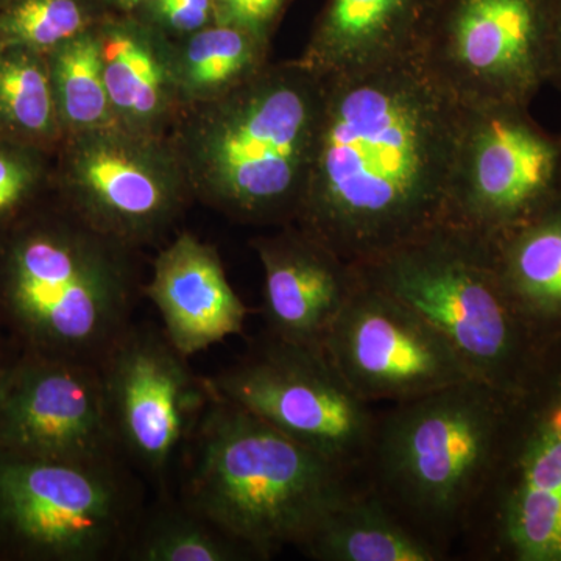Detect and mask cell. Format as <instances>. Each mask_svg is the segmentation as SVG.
<instances>
[{"instance_id":"16","label":"cell","mask_w":561,"mask_h":561,"mask_svg":"<svg viewBox=\"0 0 561 561\" xmlns=\"http://www.w3.org/2000/svg\"><path fill=\"white\" fill-rule=\"evenodd\" d=\"M250 247L264 268L265 334L323 350L360 284L359 268L295 224L254 236Z\"/></svg>"},{"instance_id":"25","label":"cell","mask_w":561,"mask_h":561,"mask_svg":"<svg viewBox=\"0 0 561 561\" xmlns=\"http://www.w3.org/2000/svg\"><path fill=\"white\" fill-rule=\"evenodd\" d=\"M46 58L65 138L116 124L103 80L95 25L55 47Z\"/></svg>"},{"instance_id":"7","label":"cell","mask_w":561,"mask_h":561,"mask_svg":"<svg viewBox=\"0 0 561 561\" xmlns=\"http://www.w3.org/2000/svg\"><path fill=\"white\" fill-rule=\"evenodd\" d=\"M460 546L483 561H561V337L511 393L500 456Z\"/></svg>"},{"instance_id":"3","label":"cell","mask_w":561,"mask_h":561,"mask_svg":"<svg viewBox=\"0 0 561 561\" xmlns=\"http://www.w3.org/2000/svg\"><path fill=\"white\" fill-rule=\"evenodd\" d=\"M136 254L51 191L0 232V331L22 353L101 364L142 295Z\"/></svg>"},{"instance_id":"27","label":"cell","mask_w":561,"mask_h":561,"mask_svg":"<svg viewBox=\"0 0 561 561\" xmlns=\"http://www.w3.org/2000/svg\"><path fill=\"white\" fill-rule=\"evenodd\" d=\"M49 151L0 138V232L54 191Z\"/></svg>"},{"instance_id":"20","label":"cell","mask_w":561,"mask_h":561,"mask_svg":"<svg viewBox=\"0 0 561 561\" xmlns=\"http://www.w3.org/2000/svg\"><path fill=\"white\" fill-rule=\"evenodd\" d=\"M502 286L538 341L561 337V194L489 242Z\"/></svg>"},{"instance_id":"30","label":"cell","mask_w":561,"mask_h":561,"mask_svg":"<svg viewBox=\"0 0 561 561\" xmlns=\"http://www.w3.org/2000/svg\"><path fill=\"white\" fill-rule=\"evenodd\" d=\"M549 83L561 90V0H551L549 22Z\"/></svg>"},{"instance_id":"19","label":"cell","mask_w":561,"mask_h":561,"mask_svg":"<svg viewBox=\"0 0 561 561\" xmlns=\"http://www.w3.org/2000/svg\"><path fill=\"white\" fill-rule=\"evenodd\" d=\"M435 0H327L298 60L323 77L390 61L419 47Z\"/></svg>"},{"instance_id":"10","label":"cell","mask_w":561,"mask_h":561,"mask_svg":"<svg viewBox=\"0 0 561 561\" xmlns=\"http://www.w3.org/2000/svg\"><path fill=\"white\" fill-rule=\"evenodd\" d=\"M208 379L225 400L365 479L381 412L351 389L323 350L264 332L234 364Z\"/></svg>"},{"instance_id":"15","label":"cell","mask_w":561,"mask_h":561,"mask_svg":"<svg viewBox=\"0 0 561 561\" xmlns=\"http://www.w3.org/2000/svg\"><path fill=\"white\" fill-rule=\"evenodd\" d=\"M0 451L68 461L125 459L99 365L22 353L0 404Z\"/></svg>"},{"instance_id":"11","label":"cell","mask_w":561,"mask_h":561,"mask_svg":"<svg viewBox=\"0 0 561 561\" xmlns=\"http://www.w3.org/2000/svg\"><path fill=\"white\" fill-rule=\"evenodd\" d=\"M560 194L561 138L529 106H465L445 221L493 242Z\"/></svg>"},{"instance_id":"8","label":"cell","mask_w":561,"mask_h":561,"mask_svg":"<svg viewBox=\"0 0 561 561\" xmlns=\"http://www.w3.org/2000/svg\"><path fill=\"white\" fill-rule=\"evenodd\" d=\"M144 512L140 482L125 459L0 451V561L124 560Z\"/></svg>"},{"instance_id":"5","label":"cell","mask_w":561,"mask_h":561,"mask_svg":"<svg viewBox=\"0 0 561 561\" xmlns=\"http://www.w3.org/2000/svg\"><path fill=\"white\" fill-rule=\"evenodd\" d=\"M508 401L468 379L379 413L365 482L448 559L496 465Z\"/></svg>"},{"instance_id":"17","label":"cell","mask_w":561,"mask_h":561,"mask_svg":"<svg viewBox=\"0 0 561 561\" xmlns=\"http://www.w3.org/2000/svg\"><path fill=\"white\" fill-rule=\"evenodd\" d=\"M142 295L160 312L173 348L186 357L241 334L250 316L219 251L186 230L162 243Z\"/></svg>"},{"instance_id":"18","label":"cell","mask_w":561,"mask_h":561,"mask_svg":"<svg viewBox=\"0 0 561 561\" xmlns=\"http://www.w3.org/2000/svg\"><path fill=\"white\" fill-rule=\"evenodd\" d=\"M95 31L116 124L140 135L168 138L183 111L171 41L133 14L106 13Z\"/></svg>"},{"instance_id":"4","label":"cell","mask_w":561,"mask_h":561,"mask_svg":"<svg viewBox=\"0 0 561 561\" xmlns=\"http://www.w3.org/2000/svg\"><path fill=\"white\" fill-rule=\"evenodd\" d=\"M176 481V500L256 560L300 548L335 505L367 486L214 389Z\"/></svg>"},{"instance_id":"13","label":"cell","mask_w":561,"mask_h":561,"mask_svg":"<svg viewBox=\"0 0 561 561\" xmlns=\"http://www.w3.org/2000/svg\"><path fill=\"white\" fill-rule=\"evenodd\" d=\"M187 359L164 331L133 321L99 364L121 451L160 497L172 496L187 443L213 397L208 378L195 375Z\"/></svg>"},{"instance_id":"9","label":"cell","mask_w":561,"mask_h":561,"mask_svg":"<svg viewBox=\"0 0 561 561\" xmlns=\"http://www.w3.org/2000/svg\"><path fill=\"white\" fill-rule=\"evenodd\" d=\"M54 192L95 231L138 251L172 239L195 202L171 140L117 124L62 139Z\"/></svg>"},{"instance_id":"34","label":"cell","mask_w":561,"mask_h":561,"mask_svg":"<svg viewBox=\"0 0 561 561\" xmlns=\"http://www.w3.org/2000/svg\"><path fill=\"white\" fill-rule=\"evenodd\" d=\"M560 138H561V136H560Z\"/></svg>"},{"instance_id":"32","label":"cell","mask_w":561,"mask_h":561,"mask_svg":"<svg viewBox=\"0 0 561 561\" xmlns=\"http://www.w3.org/2000/svg\"><path fill=\"white\" fill-rule=\"evenodd\" d=\"M150 0H99L102 9L111 14H136Z\"/></svg>"},{"instance_id":"23","label":"cell","mask_w":561,"mask_h":561,"mask_svg":"<svg viewBox=\"0 0 561 561\" xmlns=\"http://www.w3.org/2000/svg\"><path fill=\"white\" fill-rule=\"evenodd\" d=\"M0 138L57 153L65 135L46 55L0 47Z\"/></svg>"},{"instance_id":"26","label":"cell","mask_w":561,"mask_h":561,"mask_svg":"<svg viewBox=\"0 0 561 561\" xmlns=\"http://www.w3.org/2000/svg\"><path fill=\"white\" fill-rule=\"evenodd\" d=\"M105 14L99 0H7L0 7V47L47 55Z\"/></svg>"},{"instance_id":"21","label":"cell","mask_w":561,"mask_h":561,"mask_svg":"<svg viewBox=\"0 0 561 561\" xmlns=\"http://www.w3.org/2000/svg\"><path fill=\"white\" fill-rule=\"evenodd\" d=\"M298 551L317 561L448 560L368 486L335 505Z\"/></svg>"},{"instance_id":"33","label":"cell","mask_w":561,"mask_h":561,"mask_svg":"<svg viewBox=\"0 0 561 561\" xmlns=\"http://www.w3.org/2000/svg\"><path fill=\"white\" fill-rule=\"evenodd\" d=\"M5 2H7V0H0V7H2L3 3H5Z\"/></svg>"},{"instance_id":"6","label":"cell","mask_w":561,"mask_h":561,"mask_svg":"<svg viewBox=\"0 0 561 561\" xmlns=\"http://www.w3.org/2000/svg\"><path fill=\"white\" fill-rule=\"evenodd\" d=\"M356 267L430 321L472 378L505 393L518 389L542 342L502 286L489 242L443 220Z\"/></svg>"},{"instance_id":"14","label":"cell","mask_w":561,"mask_h":561,"mask_svg":"<svg viewBox=\"0 0 561 561\" xmlns=\"http://www.w3.org/2000/svg\"><path fill=\"white\" fill-rule=\"evenodd\" d=\"M323 351L351 389L375 405L474 379L430 321L362 276Z\"/></svg>"},{"instance_id":"24","label":"cell","mask_w":561,"mask_h":561,"mask_svg":"<svg viewBox=\"0 0 561 561\" xmlns=\"http://www.w3.org/2000/svg\"><path fill=\"white\" fill-rule=\"evenodd\" d=\"M130 561H243L256 560L250 549L175 496L160 497L144 512L128 542Z\"/></svg>"},{"instance_id":"31","label":"cell","mask_w":561,"mask_h":561,"mask_svg":"<svg viewBox=\"0 0 561 561\" xmlns=\"http://www.w3.org/2000/svg\"><path fill=\"white\" fill-rule=\"evenodd\" d=\"M21 354L22 351L18 348L16 343L0 331V404H2L11 373H13L14 365H16Z\"/></svg>"},{"instance_id":"1","label":"cell","mask_w":561,"mask_h":561,"mask_svg":"<svg viewBox=\"0 0 561 561\" xmlns=\"http://www.w3.org/2000/svg\"><path fill=\"white\" fill-rule=\"evenodd\" d=\"M324 80L295 225L351 264H365L445 220L465 105L419 47Z\"/></svg>"},{"instance_id":"29","label":"cell","mask_w":561,"mask_h":561,"mask_svg":"<svg viewBox=\"0 0 561 561\" xmlns=\"http://www.w3.org/2000/svg\"><path fill=\"white\" fill-rule=\"evenodd\" d=\"M289 0H213L217 24L243 28L272 41Z\"/></svg>"},{"instance_id":"12","label":"cell","mask_w":561,"mask_h":561,"mask_svg":"<svg viewBox=\"0 0 561 561\" xmlns=\"http://www.w3.org/2000/svg\"><path fill=\"white\" fill-rule=\"evenodd\" d=\"M551 0H435L419 50L465 106H530L549 83Z\"/></svg>"},{"instance_id":"22","label":"cell","mask_w":561,"mask_h":561,"mask_svg":"<svg viewBox=\"0 0 561 561\" xmlns=\"http://www.w3.org/2000/svg\"><path fill=\"white\" fill-rule=\"evenodd\" d=\"M272 41L232 25L213 24L172 43V65L181 106L230 94L268 65Z\"/></svg>"},{"instance_id":"2","label":"cell","mask_w":561,"mask_h":561,"mask_svg":"<svg viewBox=\"0 0 561 561\" xmlns=\"http://www.w3.org/2000/svg\"><path fill=\"white\" fill-rule=\"evenodd\" d=\"M324 88V77L300 60L268 62L230 94L181 111L168 138L194 201L238 224H295Z\"/></svg>"},{"instance_id":"28","label":"cell","mask_w":561,"mask_h":561,"mask_svg":"<svg viewBox=\"0 0 561 561\" xmlns=\"http://www.w3.org/2000/svg\"><path fill=\"white\" fill-rule=\"evenodd\" d=\"M133 16L149 24L171 43L216 24L213 0H150Z\"/></svg>"}]
</instances>
